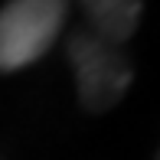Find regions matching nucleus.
Returning a JSON list of instances; mask_svg holds the SVG:
<instances>
[{"label":"nucleus","instance_id":"obj_1","mask_svg":"<svg viewBox=\"0 0 160 160\" xmlns=\"http://www.w3.org/2000/svg\"><path fill=\"white\" fill-rule=\"evenodd\" d=\"M65 0H10L0 7V72L42 59L65 23Z\"/></svg>","mask_w":160,"mask_h":160},{"label":"nucleus","instance_id":"obj_2","mask_svg":"<svg viewBox=\"0 0 160 160\" xmlns=\"http://www.w3.org/2000/svg\"><path fill=\"white\" fill-rule=\"evenodd\" d=\"M65 52H69V62L75 69L78 101H82L85 111L98 114V111H108L111 105H118L131 85V75H134L121 46L101 39L98 33L82 30L69 36Z\"/></svg>","mask_w":160,"mask_h":160},{"label":"nucleus","instance_id":"obj_3","mask_svg":"<svg viewBox=\"0 0 160 160\" xmlns=\"http://www.w3.org/2000/svg\"><path fill=\"white\" fill-rule=\"evenodd\" d=\"M82 7L101 39L121 46L141 23L144 0H82Z\"/></svg>","mask_w":160,"mask_h":160}]
</instances>
